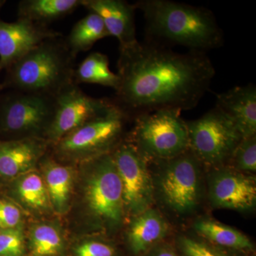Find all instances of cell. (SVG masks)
Returning <instances> with one entry per match:
<instances>
[{
    "instance_id": "cb8c5ba5",
    "label": "cell",
    "mask_w": 256,
    "mask_h": 256,
    "mask_svg": "<svg viewBox=\"0 0 256 256\" xmlns=\"http://www.w3.org/2000/svg\"><path fill=\"white\" fill-rule=\"evenodd\" d=\"M28 248L32 256H62L66 250V242L58 227L50 224H40L32 228Z\"/></svg>"
},
{
    "instance_id": "d6986e66",
    "label": "cell",
    "mask_w": 256,
    "mask_h": 256,
    "mask_svg": "<svg viewBox=\"0 0 256 256\" xmlns=\"http://www.w3.org/2000/svg\"><path fill=\"white\" fill-rule=\"evenodd\" d=\"M42 165L50 204L57 213H65L68 208L73 188V170L52 160H44Z\"/></svg>"
},
{
    "instance_id": "52a82bcc",
    "label": "cell",
    "mask_w": 256,
    "mask_h": 256,
    "mask_svg": "<svg viewBox=\"0 0 256 256\" xmlns=\"http://www.w3.org/2000/svg\"><path fill=\"white\" fill-rule=\"evenodd\" d=\"M176 109H162L140 114L129 139L148 162L170 159L190 149L186 121Z\"/></svg>"
},
{
    "instance_id": "4fadbf2b",
    "label": "cell",
    "mask_w": 256,
    "mask_h": 256,
    "mask_svg": "<svg viewBox=\"0 0 256 256\" xmlns=\"http://www.w3.org/2000/svg\"><path fill=\"white\" fill-rule=\"evenodd\" d=\"M58 36L62 34L44 25L22 18L14 22L0 18V74L42 42Z\"/></svg>"
},
{
    "instance_id": "1f68e13d",
    "label": "cell",
    "mask_w": 256,
    "mask_h": 256,
    "mask_svg": "<svg viewBox=\"0 0 256 256\" xmlns=\"http://www.w3.org/2000/svg\"><path fill=\"white\" fill-rule=\"evenodd\" d=\"M246 256H255V255H254V254H249V255H248Z\"/></svg>"
},
{
    "instance_id": "ba28073f",
    "label": "cell",
    "mask_w": 256,
    "mask_h": 256,
    "mask_svg": "<svg viewBox=\"0 0 256 256\" xmlns=\"http://www.w3.org/2000/svg\"><path fill=\"white\" fill-rule=\"evenodd\" d=\"M54 110V97L10 90L0 97V134L46 139Z\"/></svg>"
},
{
    "instance_id": "7c38bea8",
    "label": "cell",
    "mask_w": 256,
    "mask_h": 256,
    "mask_svg": "<svg viewBox=\"0 0 256 256\" xmlns=\"http://www.w3.org/2000/svg\"><path fill=\"white\" fill-rule=\"evenodd\" d=\"M108 98H96L85 94L78 84H69L55 96L53 120L46 140L52 144L94 118L112 104Z\"/></svg>"
},
{
    "instance_id": "5b68a950",
    "label": "cell",
    "mask_w": 256,
    "mask_h": 256,
    "mask_svg": "<svg viewBox=\"0 0 256 256\" xmlns=\"http://www.w3.org/2000/svg\"><path fill=\"white\" fill-rule=\"evenodd\" d=\"M84 163V200L90 222L102 233H116L127 217L112 154H102Z\"/></svg>"
},
{
    "instance_id": "7a4b0ae2",
    "label": "cell",
    "mask_w": 256,
    "mask_h": 256,
    "mask_svg": "<svg viewBox=\"0 0 256 256\" xmlns=\"http://www.w3.org/2000/svg\"><path fill=\"white\" fill-rule=\"evenodd\" d=\"M134 4L144 16V41L206 54L223 45V31L206 8L170 0H140Z\"/></svg>"
},
{
    "instance_id": "ac0fdd59",
    "label": "cell",
    "mask_w": 256,
    "mask_h": 256,
    "mask_svg": "<svg viewBox=\"0 0 256 256\" xmlns=\"http://www.w3.org/2000/svg\"><path fill=\"white\" fill-rule=\"evenodd\" d=\"M192 232L207 242L242 255L254 254V242L238 229L210 217L197 216L192 222Z\"/></svg>"
},
{
    "instance_id": "f546056e",
    "label": "cell",
    "mask_w": 256,
    "mask_h": 256,
    "mask_svg": "<svg viewBox=\"0 0 256 256\" xmlns=\"http://www.w3.org/2000/svg\"><path fill=\"white\" fill-rule=\"evenodd\" d=\"M142 256H180L174 242L166 240L160 242Z\"/></svg>"
},
{
    "instance_id": "3957f363",
    "label": "cell",
    "mask_w": 256,
    "mask_h": 256,
    "mask_svg": "<svg viewBox=\"0 0 256 256\" xmlns=\"http://www.w3.org/2000/svg\"><path fill=\"white\" fill-rule=\"evenodd\" d=\"M154 206L172 222L193 220L206 202L204 166L190 149L170 159L148 162Z\"/></svg>"
},
{
    "instance_id": "f1b7e54d",
    "label": "cell",
    "mask_w": 256,
    "mask_h": 256,
    "mask_svg": "<svg viewBox=\"0 0 256 256\" xmlns=\"http://www.w3.org/2000/svg\"><path fill=\"white\" fill-rule=\"evenodd\" d=\"M22 215L21 210L13 202L0 198V229L20 226Z\"/></svg>"
},
{
    "instance_id": "4dcf8cb0",
    "label": "cell",
    "mask_w": 256,
    "mask_h": 256,
    "mask_svg": "<svg viewBox=\"0 0 256 256\" xmlns=\"http://www.w3.org/2000/svg\"><path fill=\"white\" fill-rule=\"evenodd\" d=\"M5 2H6V1H4V0H0V9L2 8V6L5 4Z\"/></svg>"
},
{
    "instance_id": "4316f807",
    "label": "cell",
    "mask_w": 256,
    "mask_h": 256,
    "mask_svg": "<svg viewBox=\"0 0 256 256\" xmlns=\"http://www.w3.org/2000/svg\"><path fill=\"white\" fill-rule=\"evenodd\" d=\"M73 254L74 256H119L114 242L100 238L82 240L74 248Z\"/></svg>"
},
{
    "instance_id": "6da1fadb",
    "label": "cell",
    "mask_w": 256,
    "mask_h": 256,
    "mask_svg": "<svg viewBox=\"0 0 256 256\" xmlns=\"http://www.w3.org/2000/svg\"><path fill=\"white\" fill-rule=\"evenodd\" d=\"M114 104L133 120L162 109L192 110L210 89L216 70L206 53H178L151 42L120 50Z\"/></svg>"
},
{
    "instance_id": "30bf717a",
    "label": "cell",
    "mask_w": 256,
    "mask_h": 256,
    "mask_svg": "<svg viewBox=\"0 0 256 256\" xmlns=\"http://www.w3.org/2000/svg\"><path fill=\"white\" fill-rule=\"evenodd\" d=\"M111 154L122 186L127 220L154 206L152 181L146 160L127 139Z\"/></svg>"
},
{
    "instance_id": "5bb4252c",
    "label": "cell",
    "mask_w": 256,
    "mask_h": 256,
    "mask_svg": "<svg viewBox=\"0 0 256 256\" xmlns=\"http://www.w3.org/2000/svg\"><path fill=\"white\" fill-rule=\"evenodd\" d=\"M82 6L98 15L109 34L119 42L120 50L138 43L134 4L124 0H82Z\"/></svg>"
},
{
    "instance_id": "ffe728a7",
    "label": "cell",
    "mask_w": 256,
    "mask_h": 256,
    "mask_svg": "<svg viewBox=\"0 0 256 256\" xmlns=\"http://www.w3.org/2000/svg\"><path fill=\"white\" fill-rule=\"evenodd\" d=\"M82 0H22L18 6V18L47 26L48 23L72 14Z\"/></svg>"
},
{
    "instance_id": "44dd1931",
    "label": "cell",
    "mask_w": 256,
    "mask_h": 256,
    "mask_svg": "<svg viewBox=\"0 0 256 256\" xmlns=\"http://www.w3.org/2000/svg\"><path fill=\"white\" fill-rule=\"evenodd\" d=\"M108 36L110 34L100 16L89 12L74 25L65 42L70 53L76 57L80 52L88 50L96 42Z\"/></svg>"
},
{
    "instance_id": "9c48e42d",
    "label": "cell",
    "mask_w": 256,
    "mask_h": 256,
    "mask_svg": "<svg viewBox=\"0 0 256 256\" xmlns=\"http://www.w3.org/2000/svg\"><path fill=\"white\" fill-rule=\"evenodd\" d=\"M186 126L190 150L205 170L226 164L242 139L233 122L215 107Z\"/></svg>"
},
{
    "instance_id": "83f0119b",
    "label": "cell",
    "mask_w": 256,
    "mask_h": 256,
    "mask_svg": "<svg viewBox=\"0 0 256 256\" xmlns=\"http://www.w3.org/2000/svg\"><path fill=\"white\" fill-rule=\"evenodd\" d=\"M25 240L22 229H0V256H24Z\"/></svg>"
},
{
    "instance_id": "d4e9b609",
    "label": "cell",
    "mask_w": 256,
    "mask_h": 256,
    "mask_svg": "<svg viewBox=\"0 0 256 256\" xmlns=\"http://www.w3.org/2000/svg\"><path fill=\"white\" fill-rule=\"evenodd\" d=\"M173 242L180 256H239L242 254L225 250L207 242L191 232H178Z\"/></svg>"
},
{
    "instance_id": "8fae6325",
    "label": "cell",
    "mask_w": 256,
    "mask_h": 256,
    "mask_svg": "<svg viewBox=\"0 0 256 256\" xmlns=\"http://www.w3.org/2000/svg\"><path fill=\"white\" fill-rule=\"evenodd\" d=\"M206 202L212 210L254 212L256 206V175L244 174L227 165L205 172Z\"/></svg>"
},
{
    "instance_id": "484cf974",
    "label": "cell",
    "mask_w": 256,
    "mask_h": 256,
    "mask_svg": "<svg viewBox=\"0 0 256 256\" xmlns=\"http://www.w3.org/2000/svg\"><path fill=\"white\" fill-rule=\"evenodd\" d=\"M226 165L239 172L256 175V136L242 138Z\"/></svg>"
},
{
    "instance_id": "9a60e30c",
    "label": "cell",
    "mask_w": 256,
    "mask_h": 256,
    "mask_svg": "<svg viewBox=\"0 0 256 256\" xmlns=\"http://www.w3.org/2000/svg\"><path fill=\"white\" fill-rule=\"evenodd\" d=\"M48 141L43 138L0 140V180H14L32 171L46 150Z\"/></svg>"
},
{
    "instance_id": "7402d4cb",
    "label": "cell",
    "mask_w": 256,
    "mask_h": 256,
    "mask_svg": "<svg viewBox=\"0 0 256 256\" xmlns=\"http://www.w3.org/2000/svg\"><path fill=\"white\" fill-rule=\"evenodd\" d=\"M74 82L98 84L116 90L119 86V77L110 70L107 56L92 52L75 69Z\"/></svg>"
},
{
    "instance_id": "2e32d148",
    "label": "cell",
    "mask_w": 256,
    "mask_h": 256,
    "mask_svg": "<svg viewBox=\"0 0 256 256\" xmlns=\"http://www.w3.org/2000/svg\"><path fill=\"white\" fill-rule=\"evenodd\" d=\"M126 242L133 256H142L148 250L168 240L172 224L156 206L129 218Z\"/></svg>"
},
{
    "instance_id": "603a6c76",
    "label": "cell",
    "mask_w": 256,
    "mask_h": 256,
    "mask_svg": "<svg viewBox=\"0 0 256 256\" xmlns=\"http://www.w3.org/2000/svg\"><path fill=\"white\" fill-rule=\"evenodd\" d=\"M13 181V193L25 206L35 210H45L50 206L44 180L38 173L32 170Z\"/></svg>"
},
{
    "instance_id": "8992f818",
    "label": "cell",
    "mask_w": 256,
    "mask_h": 256,
    "mask_svg": "<svg viewBox=\"0 0 256 256\" xmlns=\"http://www.w3.org/2000/svg\"><path fill=\"white\" fill-rule=\"evenodd\" d=\"M129 120L112 100L100 114L54 144L56 153L62 159L82 162L109 154L124 140V128Z\"/></svg>"
},
{
    "instance_id": "d6a6232c",
    "label": "cell",
    "mask_w": 256,
    "mask_h": 256,
    "mask_svg": "<svg viewBox=\"0 0 256 256\" xmlns=\"http://www.w3.org/2000/svg\"></svg>"
},
{
    "instance_id": "277c9868",
    "label": "cell",
    "mask_w": 256,
    "mask_h": 256,
    "mask_svg": "<svg viewBox=\"0 0 256 256\" xmlns=\"http://www.w3.org/2000/svg\"><path fill=\"white\" fill-rule=\"evenodd\" d=\"M75 60L62 36L48 38L5 70L0 90L55 98L64 88L74 82Z\"/></svg>"
},
{
    "instance_id": "e0dca14e",
    "label": "cell",
    "mask_w": 256,
    "mask_h": 256,
    "mask_svg": "<svg viewBox=\"0 0 256 256\" xmlns=\"http://www.w3.org/2000/svg\"><path fill=\"white\" fill-rule=\"evenodd\" d=\"M216 108L233 122L242 138L256 136V88L250 84L218 94Z\"/></svg>"
}]
</instances>
